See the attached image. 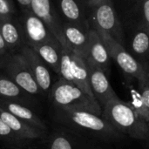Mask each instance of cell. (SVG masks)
<instances>
[{
	"mask_svg": "<svg viewBox=\"0 0 149 149\" xmlns=\"http://www.w3.org/2000/svg\"><path fill=\"white\" fill-rule=\"evenodd\" d=\"M52 118L55 123L107 144L124 139V134L113 128L101 115L87 111L53 108Z\"/></svg>",
	"mask_w": 149,
	"mask_h": 149,
	"instance_id": "cell-1",
	"label": "cell"
},
{
	"mask_svg": "<svg viewBox=\"0 0 149 149\" xmlns=\"http://www.w3.org/2000/svg\"><path fill=\"white\" fill-rule=\"evenodd\" d=\"M101 116L113 128L133 139L149 141V125L141 120L127 101L119 97L110 100L102 108Z\"/></svg>",
	"mask_w": 149,
	"mask_h": 149,
	"instance_id": "cell-2",
	"label": "cell"
},
{
	"mask_svg": "<svg viewBox=\"0 0 149 149\" xmlns=\"http://www.w3.org/2000/svg\"><path fill=\"white\" fill-rule=\"evenodd\" d=\"M48 98L52 108L76 109L102 114V109L98 102L91 100L74 84L61 78L52 86Z\"/></svg>",
	"mask_w": 149,
	"mask_h": 149,
	"instance_id": "cell-3",
	"label": "cell"
},
{
	"mask_svg": "<svg viewBox=\"0 0 149 149\" xmlns=\"http://www.w3.org/2000/svg\"><path fill=\"white\" fill-rule=\"evenodd\" d=\"M55 123V122H54ZM107 143L75 132L55 123L47 135L38 145V149H107Z\"/></svg>",
	"mask_w": 149,
	"mask_h": 149,
	"instance_id": "cell-4",
	"label": "cell"
},
{
	"mask_svg": "<svg viewBox=\"0 0 149 149\" xmlns=\"http://www.w3.org/2000/svg\"><path fill=\"white\" fill-rule=\"evenodd\" d=\"M89 25L100 34L110 37L123 45L124 31L112 0L89 8Z\"/></svg>",
	"mask_w": 149,
	"mask_h": 149,
	"instance_id": "cell-5",
	"label": "cell"
},
{
	"mask_svg": "<svg viewBox=\"0 0 149 149\" xmlns=\"http://www.w3.org/2000/svg\"><path fill=\"white\" fill-rule=\"evenodd\" d=\"M58 76L77 86L91 100L97 102L90 86L86 61L82 56L63 47L61 51Z\"/></svg>",
	"mask_w": 149,
	"mask_h": 149,
	"instance_id": "cell-6",
	"label": "cell"
},
{
	"mask_svg": "<svg viewBox=\"0 0 149 149\" xmlns=\"http://www.w3.org/2000/svg\"><path fill=\"white\" fill-rule=\"evenodd\" d=\"M1 71L31 95L36 98L44 95L21 53H12Z\"/></svg>",
	"mask_w": 149,
	"mask_h": 149,
	"instance_id": "cell-7",
	"label": "cell"
},
{
	"mask_svg": "<svg viewBox=\"0 0 149 149\" xmlns=\"http://www.w3.org/2000/svg\"><path fill=\"white\" fill-rule=\"evenodd\" d=\"M100 34V33H99ZM103 39L112 60L123 72L126 81L143 82V69L141 65L125 49V47L108 36L100 34Z\"/></svg>",
	"mask_w": 149,
	"mask_h": 149,
	"instance_id": "cell-8",
	"label": "cell"
},
{
	"mask_svg": "<svg viewBox=\"0 0 149 149\" xmlns=\"http://www.w3.org/2000/svg\"><path fill=\"white\" fill-rule=\"evenodd\" d=\"M21 11L22 13L18 17L23 27L26 45L32 48L44 43L58 41L45 24L31 9L21 10Z\"/></svg>",
	"mask_w": 149,
	"mask_h": 149,
	"instance_id": "cell-9",
	"label": "cell"
},
{
	"mask_svg": "<svg viewBox=\"0 0 149 149\" xmlns=\"http://www.w3.org/2000/svg\"><path fill=\"white\" fill-rule=\"evenodd\" d=\"M30 9L45 24L54 37L67 49L63 35V20L52 0H31Z\"/></svg>",
	"mask_w": 149,
	"mask_h": 149,
	"instance_id": "cell-10",
	"label": "cell"
},
{
	"mask_svg": "<svg viewBox=\"0 0 149 149\" xmlns=\"http://www.w3.org/2000/svg\"><path fill=\"white\" fill-rule=\"evenodd\" d=\"M86 65L93 94L102 109L110 100L118 97V95L113 89L107 75L100 68L88 61H86Z\"/></svg>",
	"mask_w": 149,
	"mask_h": 149,
	"instance_id": "cell-11",
	"label": "cell"
},
{
	"mask_svg": "<svg viewBox=\"0 0 149 149\" xmlns=\"http://www.w3.org/2000/svg\"><path fill=\"white\" fill-rule=\"evenodd\" d=\"M125 49L141 64L148 61L149 32L139 28H124Z\"/></svg>",
	"mask_w": 149,
	"mask_h": 149,
	"instance_id": "cell-12",
	"label": "cell"
},
{
	"mask_svg": "<svg viewBox=\"0 0 149 149\" xmlns=\"http://www.w3.org/2000/svg\"><path fill=\"white\" fill-rule=\"evenodd\" d=\"M19 53L26 60L33 76L44 95H48L52 88V75L49 66L37 54V52L28 45L24 46Z\"/></svg>",
	"mask_w": 149,
	"mask_h": 149,
	"instance_id": "cell-13",
	"label": "cell"
},
{
	"mask_svg": "<svg viewBox=\"0 0 149 149\" xmlns=\"http://www.w3.org/2000/svg\"><path fill=\"white\" fill-rule=\"evenodd\" d=\"M0 34L11 53L19 52L26 45L23 27L17 14L0 17Z\"/></svg>",
	"mask_w": 149,
	"mask_h": 149,
	"instance_id": "cell-14",
	"label": "cell"
},
{
	"mask_svg": "<svg viewBox=\"0 0 149 149\" xmlns=\"http://www.w3.org/2000/svg\"><path fill=\"white\" fill-rule=\"evenodd\" d=\"M57 9L63 22L90 29L89 7L86 0H57Z\"/></svg>",
	"mask_w": 149,
	"mask_h": 149,
	"instance_id": "cell-15",
	"label": "cell"
},
{
	"mask_svg": "<svg viewBox=\"0 0 149 149\" xmlns=\"http://www.w3.org/2000/svg\"><path fill=\"white\" fill-rule=\"evenodd\" d=\"M86 60L100 68L107 77L110 75L112 58L100 35L92 28L89 31V45Z\"/></svg>",
	"mask_w": 149,
	"mask_h": 149,
	"instance_id": "cell-16",
	"label": "cell"
},
{
	"mask_svg": "<svg viewBox=\"0 0 149 149\" xmlns=\"http://www.w3.org/2000/svg\"><path fill=\"white\" fill-rule=\"evenodd\" d=\"M89 31L80 25L63 22V35L67 49L86 58L89 45Z\"/></svg>",
	"mask_w": 149,
	"mask_h": 149,
	"instance_id": "cell-17",
	"label": "cell"
},
{
	"mask_svg": "<svg viewBox=\"0 0 149 149\" xmlns=\"http://www.w3.org/2000/svg\"><path fill=\"white\" fill-rule=\"evenodd\" d=\"M0 119L22 140L33 144L36 141H40L47 135L46 132L32 127L27 123L22 121L10 113L0 107Z\"/></svg>",
	"mask_w": 149,
	"mask_h": 149,
	"instance_id": "cell-18",
	"label": "cell"
},
{
	"mask_svg": "<svg viewBox=\"0 0 149 149\" xmlns=\"http://www.w3.org/2000/svg\"><path fill=\"white\" fill-rule=\"evenodd\" d=\"M0 107L10 113L11 114H13L22 121L31 126L32 127L48 133L49 128L46 123L43 120H41L36 113L33 112L31 107L19 102L8 100L1 98H0Z\"/></svg>",
	"mask_w": 149,
	"mask_h": 149,
	"instance_id": "cell-19",
	"label": "cell"
},
{
	"mask_svg": "<svg viewBox=\"0 0 149 149\" xmlns=\"http://www.w3.org/2000/svg\"><path fill=\"white\" fill-rule=\"evenodd\" d=\"M0 98L19 102L31 108H34L36 104V97L18 86L2 71H0Z\"/></svg>",
	"mask_w": 149,
	"mask_h": 149,
	"instance_id": "cell-20",
	"label": "cell"
},
{
	"mask_svg": "<svg viewBox=\"0 0 149 149\" xmlns=\"http://www.w3.org/2000/svg\"><path fill=\"white\" fill-rule=\"evenodd\" d=\"M120 22L124 28H139L149 32V0H138Z\"/></svg>",
	"mask_w": 149,
	"mask_h": 149,
	"instance_id": "cell-21",
	"label": "cell"
},
{
	"mask_svg": "<svg viewBox=\"0 0 149 149\" xmlns=\"http://www.w3.org/2000/svg\"><path fill=\"white\" fill-rule=\"evenodd\" d=\"M62 48L63 46L58 41L44 43L32 47V49L45 61L49 68L52 69L58 75L59 72Z\"/></svg>",
	"mask_w": 149,
	"mask_h": 149,
	"instance_id": "cell-22",
	"label": "cell"
},
{
	"mask_svg": "<svg viewBox=\"0 0 149 149\" xmlns=\"http://www.w3.org/2000/svg\"><path fill=\"white\" fill-rule=\"evenodd\" d=\"M126 87L127 88L129 96V100L127 101V104L141 120L149 125V111L140 91L137 88V86L135 87L133 84V81H127Z\"/></svg>",
	"mask_w": 149,
	"mask_h": 149,
	"instance_id": "cell-23",
	"label": "cell"
},
{
	"mask_svg": "<svg viewBox=\"0 0 149 149\" xmlns=\"http://www.w3.org/2000/svg\"><path fill=\"white\" fill-rule=\"evenodd\" d=\"M0 143L9 149H29L32 144L19 138L0 119Z\"/></svg>",
	"mask_w": 149,
	"mask_h": 149,
	"instance_id": "cell-24",
	"label": "cell"
},
{
	"mask_svg": "<svg viewBox=\"0 0 149 149\" xmlns=\"http://www.w3.org/2000/svg\"><path fill=\"white\" fill-rule=\"evenodd\" d=\"M137 1L138 0H112V3L120 19H121V17L135 5Z\"/></svg>",
	"mask_w": 149,
	"mask_h": 149,
	"instance_id": "cell-25",
	"label": "cell"
},
{
	"mask_svg": "<svg viewBox=\"0 0 149 149\" xmlns=\"http://www.w3.org/2000/svg\"><path fill=\"white\" fill-rule=\"evenodd\" d=\"M16 7L12 0H0V17L17 15Z\"/></svg>",
	"mask_w": 149,
	"mask_h": 149,
	"instance_id": "cell-26",
	"label": "cell"
},
{
	"mask_svg": "<svg viewBox=\"0 0 149 149\" xmlns=\"http://www.w3.org/2000/svg\"><path fill=\"white\" fill-rule=\"evenodd\" d=\"M12 53L9 50L6 43L4 42L3 38L0 34V71L3 68L4 65L6 64L7 60L10 57Z\"/></svg>",
	"mask_w": 149,
	"mask_h": 149,
	"instance_id": "cell-27",
	"label": "cell"
},
{
	"mask_svg": "<svg viewBox=\"0 0 149 149\" xmlns=\"http://www.w3.org/2000/svg\"><path fill=\"white\" fill-rule=\"evenodd\" d=\"M136 86L149 111V86L144 82H136Z\"/></svg>",
	"mask_w": 149,
	"mask_h": 149,
	"instance_id": "cell-28",
	"label": "cell"
},
{
	"mask_svg": "<svg viewBox=\"0 0 149 149\" xmlns=\"http://www.w3.org/2000/svg\"><path fill=\"white\" fill-rule=\"evenodd\" d=\"M141 66L143 69V77H144L143 82L149 86V62L141 65Z\"/></svg>",
	"mask_w": 149,
	"mask_h": 149,
	"instance_id": "cell-29",
	"label": "cell"
},
{
	"mask_svg": "<svg viewBox=\"0 0 149 149\" xmlns=\"http://www.w3.org/2000/svg\"><path fill=\"white\" fill-rule=\"evenodd\" d=\"M18 4L21 7V10H27L30 9L31 5V0H17Z\"/></svg>",
	"mask_w": 149,
	"mask_h": 149,
	"instance_id": "cell-30",
	"label": "cell"
},
{
	"mask_svg": "<svg viewBox=\"0 0 149 149\" xmlns=\"http://www.w3.org/2000/svg\"><path fill=\"white\" fill-rule=\"evenodd\" d=\"M106 1H108V0H86L89 8H92V7L97 5V4H100L103 2H106Z\"/></svg>",
	"mask_w": 149,
	"mask_h": 149,
	"instance_id": "cell-31",
	"label": "cell"
},
{
	"mask_svg": "<svg viewBox=\"0 0 149 149\" xmlns=\"http://www.w3.org/2000/svg\"><path fill=\"white\" fill-rule=\"evenodd\" d=\"M148 62H149V52H148Z\"/></svg>",
	"mask_w": 149,
	"mask_h": 149,
	"instance_id": "cell-32",
	"label": "cell"
},
{
	"mask_svg": "<svg viewBox=\"0 0 149 149\" xmlns=\"http://www.w3.org/2000/svg\"><path fill=\"white\" fill-rule=\"evenodd\" d=\"M148 143H149V141H148Z\"/></svg>",
	"mask_w": 149,
	"mask_h": 149,
	"instance_id": "cell-33",
	"label": "cell"
}]
</instances>
